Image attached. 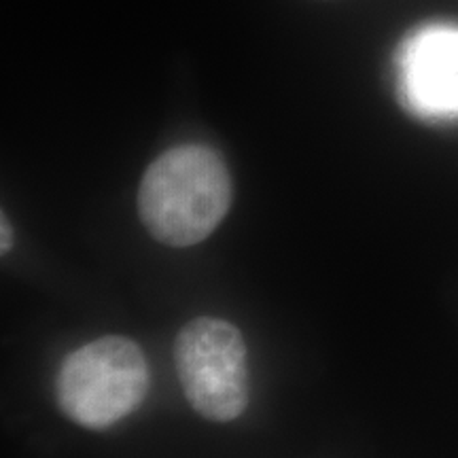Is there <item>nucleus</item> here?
<instances>
[{
	"mask_svg": "<svg viewBox=\"0 0 458 458\" xmlns=\"http://www.w3.org/2000/svg\"><path fill=\"white\" fill-rule=\"evenodd\" d=\"M9 246H11V227L7 223V216H3V253H7Z\"/></svg>",
	"mask_w": 458,
	"mask_h": 458,
	"instance_id": "nucleus-5",
	"label": "nucleus"
},
{
	"mask_svg": "<svg viewBox=\"0 0 458 458\" xmlns=\"http://www.w3.org/2000/svg\"><path fill=\"white\" fill-rule=\"evenodd\" d=\"M174 363L191 408L206 420H236L249 405V352L236 325L189 320L174 344Z\"/></svg>",
	"mask_w": 458,
	"mask_h": 458,
	"instance_id": "nucleus-3",
	"label": "nucleus"
},
{
	"mask_svg": "<svg viewBox=\"0 0 458 458\" xmlns=\"http://www.w3.org/2000/svg\"><path fill=\"white\" fill-rule=\"evenodd\" d=\"M148 391V363L134 340L105 335L72 351L55 380L57 405L85 428H108L130 416Z\"/></svg>",
	"mask_w": 458,
	"mask_h": 458,
	"instance_id": "nucleus-2",
	"label": "nucleus"
},
{
	"mask_svg": "<svg viewBox=\"0 0 458 458\" xmlns=\"http://www.w3.org/2000/svg\"><path fill=\"white\" fill-rule=\"evenodd\" d=\"M397 96L425 122H458V24L431 21L403 38L394 55Z\"/></svg>",
	"mask_w": 458,
	"mask_h": 458,
	"instance_id": "nucleus-4",
	"label": "nucleus"
},
{
	"mask_svg": "<svg viewBox=\"0 0 458 458\" xmlns=\"http://www.w3.org/2000/svg\"><path fill=\"white\" fill-rule=\"evenodd\" d=\"M232 176L215 148L181 145L148 165L139 187V216L157 242L199 244L225 219Z\"/></svg>",
	"mask_w": 458,
	"mask_h": 458,
	"instance_id": "nucleus-1",
	"label": "nucleus"
}]
</instances>
